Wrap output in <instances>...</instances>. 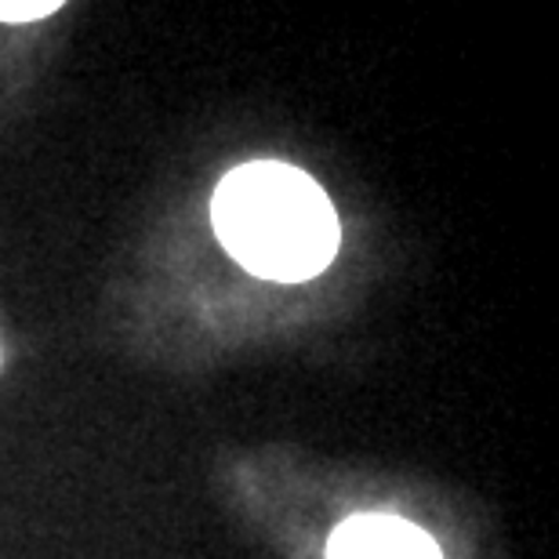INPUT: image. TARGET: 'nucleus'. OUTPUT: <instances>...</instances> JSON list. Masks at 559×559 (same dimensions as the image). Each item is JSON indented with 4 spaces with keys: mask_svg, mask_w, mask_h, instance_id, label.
<instances>
[{
    "mask_svg": "<svg viewBox=\"0 0 559 559\" xmlns=\"http://www.w3.org/2000/svg\"><path fill=\"white\" fill-rule=\"evenodd\" d=\"M211 222L243 270L280 284L323 273L342 240L328 193L284 160H251L229 171L211 200Z\"/></svg>",
    "mask_w": 559,
    "mask_h": 559,
    "instance_id": "1",
    "label": "nucleus"
},
{
    "mask_svg": "<svg viewBox=\"0 0 559 559\" xmlns=\"http://www.w3.org/2000/svg\"><path fill=\"white\" fill-rule=\"evenodd\" d=\"M328 559H440V549L411 520L364 512L331 534Z\"/></svg>",
    "mask_w": 559,
    "mask_h": 559,
    "instance_id": "2",
    "label": "nucleus"
},
{
    "mask_svg": "<svg viewBox=\"0 0 559 559\" xmlns=\"http://www.w3.org/2000/svg\"><path fill=\"white\" fill-rule=\"evenodd\" d=\"M59 11V0H22V4H8L0 0V19L4 22H29V19H44Z\"/></svg>",
    "mask_w": 559,
    "mask_h": 559,
    "instance_id": "3",
    "label": "nucleus"
}]
</instances>
